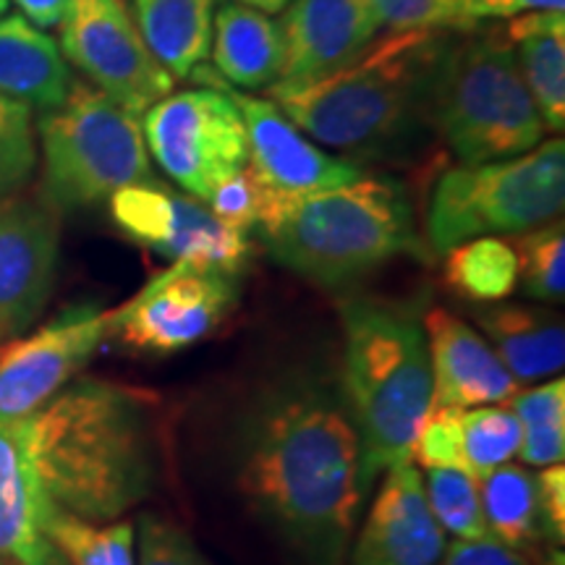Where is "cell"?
Wrapping results in <instances>:
<instances>
[{
  "mask_svg": "<svg viewBox=\"0 0 565 565\" xmlns=\"http://www.w3.org/2000/svg\"><path fill=\"white\" fill-rule=\"evenodd\" d=\"M437 565H540L532 557L513 553L494 540H477V542H461L456 540L448 545L445 555Z\"/></svg>",
  "mask_w": 565,
  "mask_h": 565,
  "instance_id": "8d00e7d4",
  "label": "cell"
},
{
  "mask_svg": "<svg viewBox=\"0 0 565 565\" xmlns=\"http://www.w3.org/2000/svg\"><path fill=\"white\" fill-rule=\"evenodd\" d=\"M45 532L68 565H137V529L129 519L92 524L47 505Z\"/></svg>",
  "mask_w": 565,
  "mask_h": 565,
  "instance_id": "4316f807",
  "label": "cell"
},
{
  "mask_svg": "<svg viewBox=\"0 0 565 565\" xmlns=\"http://www.w3.org/2000/svg\"><path fill=\"white\" fill-rule=\"evenodd\" d=\"M479 333L519 385L553 380L565 364L563 317L540 303H490L475 312Z\"/></svg>",
  "mask_w": 565,
  "mask_h": 565,
  "instance_id": "ffe728a7",
  "label": "cell"
},
{
  "mask_svg": "<svg viewBox=\"0 0 565 565\" xmlns=\"http://www.w3.org/2000/svg\"><path fill=\"white\" fill-rule=\"evenodd\" d=\"M511 246L519 265V282L529 299L561 303L565 299V228L561 217L519 233Z\"/></svg>",
  "mask_w": 565,
  "mask_h": 565,
  "instance_id": "f546056e",
  "label": "cell"
},
{
  "mask_svg": "<svg viewBox=\"0 0 565 565\" xmlns=\"http://www.w3.org/2000/svg\"><path fill=\"white\" fill-rule=\"evenodd\" d=\"M58 34L63 58L134 116L173 92L175 79L141 40L126 0H71Z\"/></svg>",
  "mask_w": 565,
  "mask_h": 565,
  "instance_id": "8fae6325",
  "label": "cell"
},
{
  "mask_svg": "<svg viewBox=\"0 0 565 565\" xmlns=\"http://www.w3.org/2000/svg\"><path fill=\"white\" fill-rule=\"evenodd\" d=\"M445 550L448 534L429 511L422 471L414 461H404L380 477L364 524L345 553V565H437Z\"/></svg>",
  "mask_w": 565,
  "mask_h": 565,
  "instance_id": "e0dca14e",
  "label": "cell"
},
{
  "mask_svg": "<svg viewBox=\"0 0 565 565\" xmlns=\"http://www.w3.org/2000/svg\"><path fill=\"white\" fill-rule=\"evenodd\" d=\"M443 278L461 299L500 303L519 286V265L511 242L479 236L445 252Z\"/></svg>",
  "mask_w": 565,
  "mask_h": 565,
  "instance_id": "484cf974",
  "label": "cell"
},
{
  "mask_svg": "<svg viewBox=\"0 0 565 565\" xmlns=\"http://www.w3.org/2000/svg\"><path fill=\"white\" fill-rule=\"evenodd\" d=\"M45 515L26 419L0 422V565H68L45 532Z\"/></svg>",
  "mask_w": 565,
  "mask_h": 565,
  "instance_id": "d6986e66",
  "label": "cell"
},
{
  "mask_svg": "<svg viewBox=\"0 0 565 565\" xmlns=\"http://www.w3.org/2000/svg\"><path fill=\"white\" fill-rule=\"evenodd\" d=\"M189 79L202 82L204 87L221 89L236 105L246 131V152H249V171L275 196H303L324 192V189L343 186L362 179L356 166L312 145L291 118L267 97L246 95L233 89L228 82L217 76L215 68H194Z\"/></svg>",
  "mask_w": 565,
  "mask_h": 565,
  "instance_id": "5bb4252c",
  "label": "cell"
},
{
  "mask_svg": "<svg viewBox=\"0 0 565 565\" xmlns=\"http://www.w3.org/2000/svg\"><path fill=\"white\" fill-rule=\"evenodd\" d=\"M32 134V108L0 95V139Z\"/></svg>",
  "mask_w": 565,
  "mask_h": 565,
  "instance_id": "60d3db41",
  "label": "cell"
},
{
  "mask_svg": "<svg viewBox=\"0 0 565 565\" xmlns=\"http://www.w3.org/2000/svg\"><path fill=\"white\" fill-rule=\"evenodd\" d=\"M221 0H134V21L160 66L189 79L210 55Z\"/></svg>",
  "mask_w": 565,
  "mask_h": 565,
  "instance_id": "cb8c5ba5",
  "label": "cell"
},
{
  "mask_svg": "<svg viewBox=\"0 0 565 565\" xmlns=\"http://www.w3.org/2000/svg\"><path fill=\"white\" fill-rule=\"evenodd\" d=\"M212 68L233 89L259 92L278 82L282 68L280 24L242 3H223L212 24Z\"/></svg>",
  "mask_w": 565,
  "mask_h": 565,
  "instance_id": "603a6c76",
  "label": "cell"
},
{
  "mask_svg": "<svg viewBox=\"0 0 565 565\" xmlns=\"http://www.w3.org/2000/svg\"><path fill=\"white\" fill-rule=\"evenodd\" d=\"M461 419L466 475L482 479L519 456L521 424L511 406L463 408Z\"/></svg>",
  "mask_w": 565,
  "mask_h": 565,
  "instance_id": "4dcf8cb0",
  "label": "cell"
},
{
  "mask_svg": "<svg viewBox=\"0 0 565 565\" xmlns=\"http://www.w3.org/2000/svg\"><path fill=\"white\" fill-rule=\"evenodd\" d=\"M424 498L437 526L461 542L490 540L482 511L479 479L461 469H424Z\"/></svg>",
  "mask_w": 565,
  "mask_h": 565,
  "instance_id": "f1b7e54d",
  "label": "cell"
},
{
  "mask_svg": "<svg viewBox=\"0 0 565 565\" xmlns=\"http://www.w3.org/2000/svg\"><path fill=\"white\" fill-rule=\"evenodd\" d=\"M19 6L21 17L30 19L40 30H53L61 24L63 13L68 11L71 0H13Z\"/></svg>",
  "mask_w": 565,
  "mask_h": 565,
  "instance_id": "ab89813d",
  "label": "cell"
},
{
  "mask_svg": "<svg viewBox=\"0 0 565 565\" xmlns=\"http://www.w3.org/2000/svg\"><path fill=\"white\" fill-rule=\"evenodd\" d=\"M479 494L490 540L540 565H563V550L550 540L540 484L529 466H500L479 479Z\"/></svg>",
  "mask_w": 565,
  "mask_h": 565,
  "instance_id": "7402d4cb",
  "label": "cell"
},
{
  "mask_svg": "<svg viewBox=\"0 0 565 565\" xmlns=\"http://www.w3.org/2000/svg\"><path fill=\"white\" fill-rule=\"evenodd\" d=\"M238 487L307 565H343L364 505L362 450L341 387L312 372L267 383L233 437Z\"/></svg>",
  "mask_w": 565,
  "mask_h": 565,
  "instance_id": "6da1fadb",
  "label": "cell"
},
{
  "mask_svg": "<svg viewBox=\"0 0 565 565\" xmlns=\"http://www.w3.org/2000/svg\"><path fill=\"white\" fill-rule=\"evenodd\" d=\"M204 204H207V210L223 225H228V228L238 233H249L257 228L259 217H263L267 204V189L249 171V166H246L244 171H238L228 181L221 183Z\"/></svg>",
  "mask_w": 565,
  "mask_h": 565,
  "instance_id": "e575fe53",
  "label": "cell"
},
{
  "mask_svg": "<svg viewBox=\"0 0 565 565\" xmlns=\"http://www.w3.org/2000/svg\"><path fill=\"white\" fill-rule=\"evenodd\" d=\"M11 0H0V17H6V11H9Z\"/></svg>",
  "mask_w": 565,
  "mask_h": 565,
  "instance_id": "7bdbcfd3",
  "label": "cell"
},
{
  "mask_svg": "<svg viewBox=\"0 0 565 565\" xmlns=\"http://www.w3.org/2000/svg\"><path fill=\"white\" fill-rule=\"evenodd\" d=\"M422 322L433 370V406H503L521 391L484 335L461 317L429 309Z\"/></svg>",
  "mask_w": 565,
  "mask_h": 565,
  "instance_id": "ac0fdd59",
  "label": "cell"
},
{
  "mask_svg": "<svg viewBox=\"0 0 565 565\" xmlns=\"http://www.w3.org/2000/svg\"><path fill=\"white\" fill-rule=\"evenodd\" d=\"M74 74L58 42L21 13L0 19V95L47 113L66 100Z\"/></svg>",
  "mask_w": 565,
  "mask_h": 565,
  "instance_id": "44dd1931",
  "label": "cell"
},
{
  "mask_svg": "<svg viewBox=\"0 0 565 565\" xmlns=\"http://www.w3.org/2000/svg\"><path fill=\"white\" fill-rule=\"evenodd\" d=\"M565 145L542 139L534 150L482 166L448 168L433 186L424 217L437 254L479 236H519L563 215Z\"/></svg>",
  "mask_w": 565,
  "mask_h": 565,
  "instance_id": "ba28073f",
  "label": "cell"
},
{
  "mask_svg": "<svg viewBox=\"0 0 565 565\" xmlns=\"http://www.w3.org/2000/svg\"><path fill=\"white\" fill-rule=\"evenodd\" d=\"M448 32H391L309 87L267 97L322 145L362 158L387 154L427 118Z\"/></svg>",
  "mask_w": 565,
  "mask_h": 565,
  "instance_id": "3957f363",
  "label": "cell"
},
{
  "mask_svg": "<svg viewBox=\"0 0 565 565\" xmlns=\"http://www.w3.org/2000/svg\"><path fill=\"white\" fill-rule=\"evenodd\" d=\"M113 223L134 242L171 263H196L238 275L249 259L246 233L217 221L194 196L175 194L158 181L126 186L108 200Z\"/></svg>",
  "mask_w": 565,
  "mask_h": 565,
  "instance_id": "4fadbf2b",
  "label": "cell"
},
{
  "mask_svg": "<svg viewBox=\"0 0 565 565\" xmlns=\"http://www.w3.org/2000/svg\"><path fill=\"white\" fill-rule=\"evenodd\" d=\"M141 134L154 162L200 202L249 162L244 121L221 89L162 97L141 118Z\"/></svg>",
  "mask_w": 565,
  "mask_h": 565,
  "instance_id": "9c48e42d",
  "label": "cell"
},
{
  "mask_svg": "<svg viewBox=\"0 0 565 565\" xmlns=\"http://www.w3.org/2000/svg\"><path fill=\"white\" fill-rule=\"evenodd\" d=\"M236 3L249 6V9H257V11H263V13H267V17H270V13H282V9H286L291 0H236Z\"/></svg>",
  "mask_w": 565,
  "mask_h": 565,
  "instance_id": "b9f144b4",
  "label": "cell"
},
{
  "mask_svg": "<svg viewBox=\"0 0 565 565\" xmlns=\"http://www.w3.org/2000/svg\"><path fill=\"white\" fill-rule=\"evenodd\" d=\"M380 24L391 32L475 30L469 0H372Z\"/></svg>",
  "mask_w": 565,
  "mask_h": 565,
  "instance_id": "1f68e13d",
  "label": "cell"
},
{
  "mask_svg": "<svg viewBox=\"0 0 565 565\" xmlns=\"http://www.w3.org/2000/svg\"><path fill=\"white\" fill-rule=\"evenodd\" d=\"M372 0H291L282 9V68L267 97L288 95L324 79L377 38Z\"/></svg>",
  "mask_w": 565,
  "mask_h": 565,
  "instance_id": "2e32d148",
  "label": "cell"
},
{
  "mask_svg": "<svg viewBox=\"0 0 565 565\" xmlns=\"http://www.w3.org/2000/svg\"><path fill=\"white\" fill-rule=\"evenodd\" d=\"M61 257V212L40 192L0 200V338H19L51 301Z\"/></svg>",
  "mask_w": 565,
  "mask_h": 565,
  "instance_id": "9a60e30c",
  "label": "cell"
},
{
  "mask_svg": "<svg viewBox=\"0 0 565 565\" xmlns=\"http://www.w3.org/2000/svg\"><path fill=\"white\" fill-rule=\"evenodd\" d=\"M565 0H469V19H515L534 11H563Z\"/></svg>",
  "mask_w": 565,
  "mask_h": 565,
  "instance_id": "f35d334b",
  "label": "cell"
},
{
  "mask_svg": "<svg viewBox=\"0 0 565 565\" xmlns=\"http://www.w3.org/2000/svg\"><path fill=\"white\" fill-rule=\"evenodd\" d=\"M463 408L433 406L416 429L412 461L424 469H461L463 463Z\"/></svg>",
  "mask_w": 565,
  "mask_h": 565,
  "instance_id": "d6a6232c",
  "label": "cell"
},
{
  "mask_svg": "<svg viewBox=\"0 0 565 565\" xmlns=\"http://www.w3.org/2000/svg\"><path fill=\"white\" fill-rule=\"evenodd\" d=\"M427 121L463 166L534 150L545 124L505 34L450 38L429 89Z\"/></svg>",
  "mask_w": 565,
  "mask_h": 565,
  "instance_id": "8992f818",
  "label": "cell"
},
{
  "mask_svg": "<svg viewBox=\"0 0 565 565\" xmlns=\"http://www.w3.org/2000/svg\"><path fill=\"white\" fill-rule=\"evenodd\" d=\"M275 263L343 288L398 257H424L406 189L393 179H362L303 196H275L257 223Z\"/></svg>",
  "mask_w": 565,
  "mask_h": 565,
  "instance_id": "5b68a950",
  "label": "cell"
},
{
  "mask_svg": "<svg viewBox=\"0 0 565 565\" xmlns=\"http://www.w3.org/2000/svg\"><path fill=\"white\" fill-rule=\"evenodd\" d=\"M505 40L519 45V68L547 131L565 126V17L563 11H534L515 17Z\"/></svg>",
  "mask_w": 565,
  "mask_h": 565,
  "instance_id": "d4e9b609",
  "label": "cell"
},
{
  "mask_svg": "<svg viewBox=\"0 0 565 565\" xmlns=\"http://www.w3.org/2000/svg\"><path fill=\"white\" fill-rule=\"evenodd\" d=\"M542 498V513H545L550 540L555 547L563 550L565 542V469L563 463L547 466L536 475Z\"/></svg>",
  "mask_w": 565,
  "mask_h": 565,
  "instance_id": "74e56055",
  "label": "cell"
},
{
  "mask_svg": "<svg viewBox=\"0 0 565 565\" xmlns=\"http://www.w3.org/2000/svg\"><path fill=\"white\" fill-rule=\"evenodd\" d=\"M34 166H38L34 131L0 139V200L21 192L30 183Z\"/></svg>",
  "mask_w": 565,
  "mask_h": 565,
  "instance_id": "d590c367",
  "label": "cell"
},
{
  "mask_svg": "<svg viewBox=\"0 0 565 565\" xmlns=\"http://www.w3.org/2000/svg\"><path fill=\"white\" fill-rule=\"evenodd\" d=\"M341 393L362 450L364 494L393 466L412 461V443L433 408L427 333L412 307L383 299L341 303Z\"/></svg>",
  "mask_w": 565,
  "mask_h": 565,
  "instance_id": "277c9868",
  "label": "cell"
},
{
  "mask_svg": "<svg viewBox=\"0 0 565 565\" xmlns=\"http://www.w3.org/2000/svg\"><path fill=\"white\" fill-rule=\"evenodd\" d=\"M42 200L55 212L95 207L137 183H152L139 116H134L92 84H71L58 108L42 113Z\"/></svg>",
  "mask_w": 565,
  "mask_h": 565,
  "instance_id": "52a82bcc",
  "label": "cell"
},
{
  "mask_svg": "<svg viewBox=\"0 0 565 565\" xmlns=\"http://www.w3.org/2000/svg\"><path fill=\"white\" fill-rule=\"evenodd\" d=\"M26 448L47 505L110 524L158 484V395L100 377L71 380L26 416Z\"/></svg>",
  "mask_w": 565,
  "mask_h": 565,
  "instance_id": "7a4b0ae2",
  "label": "cell"
},
{
  "mask_svg": "<svg viewBox=\"0 0 565 565\" xmlns=\"http://www.w3.org/2000/svg\"><path fill=\"white\" fill-rule=\"evenodd\" d=\"M511 412L521 424L519 458L534 469L563 463L565 456V380L553 377L532 391L515 393Z\"/></svg>",
  "mask_w": 565,
  "mask_h": 565,
  "instance_id": "83f0119b",
  "label": "cell"
},
{
  "mask_svg": "<svg viewBox=\"0 0 565 565\" xmlns=\"http://www.w3.org/2000/svg\"><path fill=\"white\" fill-rule=\"evenodd\" d=\"M238 275L173 263L108 312V338L139 353L183 351L215 333L238 303Z\"/></svg>",
  "mask_w": 565,
  "mask_h": 565,
  "instance_id": "30bf717a",
  "label": "cell"
},
{
  "mask_svg": "<svg viewBox=\"0 0 565 565\" xmlns=\"http://www.w3.org/2000/svg\"><path fill=\"white\" fill-rule=\"evenodd\" d=\"M137 565H212L179 524L162 515H139Z\"/></svg>",
  "mask_w": 565,
  "mask_h": 565,
  "instance_id": "836d02e7",
  "label": "cell"
},
{
  "mask_svg": "<svg viewBox=\"0 0 565 565\" xmlns=\"http://www.w3.org/2000/svg\"><path fill=\"white\" fill-rule=\"evenodd\" d=\"M108 341V312L71 303L30 335L0 349V422L32 416L82 374Z\"/></svg>",
  "mask_w": 565,
  "mask_h": 565,
  "instance_id": "7c38bea8",
  "label": "cell"
}]
</instances>
